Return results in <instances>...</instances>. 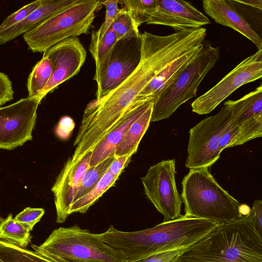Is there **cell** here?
<instances>
[{
	"instance_id": "6da1fadb",
	"label": "cell",
	"mask_w": 262,
	"mask_h": 262,
	"mask_svg": "<svg viewBox=\"0 0 262 262\" xmlns=\"http://www.w3.org/2000/svg\"><path fill=\"white\" fill-rule=\"evenodd\" d=\"M196 29H184L162 36L145 31L140 34L141 58L132 74L103 97L85 107L71 157L82 159L119 124L130 106L149 82L173 60L202 43Z\"/></svg>"
},
{
	"instance_id": "7a4b0ae2",
	"label": "cell",
	"mask_w": 262,
	"mask_h": 262,
	"mask_svg": "<svg viewBox=\"0 0 262 262\" xmlns=\"http://www.w3.org/2000/svg\"><path fill=\"white\" fill-rule=\"evenodd\" d=\"M221 224L185 214L140 231H122L111 225L106 231L98 234L105 244L122 254L124 262H138L159 252L188 248Z\"/></svg>"
},
{
	"instance_id": "3957f363",
	"label": "cell",
	"mask_w": 262,
	"mask_h": 262,
	"mask_svg": "<svg viewBox=\"0 0 262 262\" xmlns=\"http://www.w3.org/2000/svg\"><path fill=\"white\" fill-rule=\"evenodd\" d=\"M173 262H262V236L246 214L221 224Z\"/></svg>"
},
{
	"instance_id": "277c9868",
	"label": "cell",
	"mask_w": 262,
	"mask_h": 262,
	"mask_svg": "<svg viewBox=\"0 0 262 262\" xmlns=\"http://www.w3.org/2000/svg\"><path fill=\"white\" fill-rule=\"evenodd\" d=\"M185 215L228 223L245 215L242 206L217 182L208 168L190 169L182 182Z\"/></svg>"
},
{
	"instance_id": "5b68a950",
	"label": "cell",
	"mask_w": 262,
	"mask_h": 262,
	"mask_svg": "<svg viewBox=\"0 0 262 262\" xmlns=\"http://www.w3.org/2000/svg\"><path fill=\"white\" fill-rule=\"evenodd\" d=\"M32 248L46 254L77 262H124L122 254L105 244L98 233L77 225L54 229L39 246Z\"/></svg>"
},
{
	"instance_id": "8992f818",
	"label": "cell",
	"mask_w": 262,
	"mask_h": 262,
	"mask_svg": "<svg viewBox=\"0 0 262 262\" xmlns=\"http://www.w3.org/2000/svg\"><path fill=\"white\" fill-rule=\"evenodd\" d=\"M102 6L99 0H79L23 34L24 41L32 52L43 53L61 41L87 33Z\"/></svg>"
},
{
	"instance_id": "52a82bcc",
	"label": "cell",
	"mask_w": 262,
	"mask_h": 262,
	"mask_svg": "<svg viewBox=\"0 0 262 262\" xmlns=\"http://www.w3.org/2000/svg\"><path fill=\"white\" fill-rule=\"evenodd\" d=\"M218 48L204 40L203 48L161 93L154 103L151 122L168 118L183 103L196 96L198 88L220 57Z\"/></svg>"
},
{
	"instance_id": "ba28073f",
	"label": "cell",
	"mask_w": 262,
	"mask_h": 262,
	"mask_svg": "<svg viewBox=\"0 0 262 262\" xmlns=\"http://www.w3.org/2000/svg\"><path fill=\"white\" fill-rule=\"evenodd\" d=\"M231 117L224 105L215 115L207 117L189 130L185 166L189 169L208 168L218 160L222 136Z\"/></svg>"
},
{
	"instance_id": "9c48e42d",
	"label": "cell",
	"mask_w": 262,
	"mask_h": 262,
	"mask_svg": "<svg viewBox=\"0 0 262 262\" xmlns=\"http://www.w3.org/2000/svg\"><path fill=\"white\" fill-rule=\"evenodd\" d=\"M174 159L162 160L150 166L141 178L145 194L164 216L163 222L181 215L182 201L178 191Z\"/></svg>"
},
{
	"instance_id": "30bf717a",
	"label": "cell",
	"mask_w": 262,
	"mask_h": 262,
	"mask_svg": "<svg viewBox=\"0 0 262 262\" xmlns=\"http://www.w3.org/2000/svg\"><path fill=\"white\" fill-rule=\"evenodd\" d=\"M42 99L39 95L28 96L0 107V149L13 150L32 140Z\"/></svg>"
},
{
	"instance_id": "8fae6325",
	"label": "cell",
	"mask_w": 262,
	"mask_h": 262,
	"mask_svg": "<svg viewBox=\"0 0 262 262\" xmlns=\"http://www.w3.org/2000/svg\"><path fill=\"white\" fill-rule=\"evenodd\" d=\"M262 77V49L247 57L216 84L191 103L192 112L209 114L240 86Z\"/></svg>"
},
{
	"instance_id": "7c38bea8",
	"label": "cell",
	"mask_w": 262,
	"mask_h": 262,
	"mask_svg": "<svg viewBox=\"0 0 262 262\" xmlns=\"http://www.w3.org/2000/svg\"><path fill=\"white\" fill-rule=\"evenodd\" d=\"M53 64L50 78L39 96L43 99L60 84L77 75L83 64L86 52L78 37L61 41L43 53Z\"/></svg>"
},
{
	"instance_id": "4fadbf2b",
	"label": "cell",
	"mask_w": 262,
	"mask_h": 262,
	"mask_svg": "<svg viewBox=\"0 0 262 262\" xmlns=\"http://www.w3.org/2000/svg\"><path fill=\"white\" fill-rule=\"evenodd\" d=\"M140 58V36L119 40L113 49L107 67L97 84L95 99L103 97L120 85L135 70Z\"/></svg>"
},
{
	"instance_id": "5bb4252c",
	"label": "cell",
	"mask_w": 262,
	"mask_h": 262,
	"mask_svg": "<svg viewBox=\"0 0 262 262\" xmlns=\"http://www.w3.org/2000/svg\"><path fill=\"white\" fill-rule=\"evenodd\" d=\"M147 24L169 26L176 31L201 28L210 24L209 18L190 3L182 0H156Z\"/></svg>"
},
{
	"instance_id": "9a60e30c",
	"label": "cell",
	"mask_w": 262,
	"mask_h": 262,
	"mask_svg": "<svg viewBox=\"0 0 262 262\" xmlns=\"http://www.w3.org/2000/svg\"><path fill=\"white\" fill-rule=\"evenodd\" d=\"M91 152L81 160L65 163L51 188L56 212V222L64 223L69 216V209L86 169L90 167Z\"/></svg>"
},
{
	"instance_id": "2e32d148",
	"label": "cell",
	"mask_w": 262,
	"mask_h": 262,
	"mask_svg": "<svg viewBox=\"0 0 262 262\" xmlns=\"http://www.w3.org/2000/svg\"><path fill=\"white\" fill-rule=\"evenodd\" d=\"M203 8L216 23L236 31L262 49L260 35L229 0H204Z\"/></svg>"
},
{
	"instance_id": "e0dca14e",
	"label": "cell",
	"mask_w": 262,
	"mask_h": 262,
	"mask_svg": "<svg viewBox=\"0 0 262 262\" xmlns=\"http://www.w3.org/2000/svg\"><path fill=\"white\" fill-rule=\"evenodd\" d=\"M150 103L136 100L130 106L116 127L91 152L90 166L114 155L130 125L144 113Z\"/></svg>"
},
{
	"instance_id": "ac0fdd59",
	"label": "cell",
	"mask_w": 262,
	"mask_h": 262,
	"mask_svg": "<svg viewBox=\"0 0 262 262\" xmlns=\"http://www.w3.org/2000/svg\"><path fill=\"white\" fill-rule=\"evenodd\" d=\"M203 43L181 55L162 70L143 89L136 100L154 103L172 81L199 54Z\"/></svg>"
},
{
	"instance_id": "d6986e66",
	"label": "cell",
	"mask_w": 262,
	"mask_h": 262,
	"mask_svg": "<svg viewBox=\"0 0 262 262\" xmlns=\"http://www.w3.org/2000/svg\"><path fill=\"white\" fill-rule=\"evenodd\" d=\"M79 0H41V5L25 19L0 30V44L3 45L31 31L52 15L77 3Z\"/></svg>"
},
{
	"instance_id": "ffe728a7",
	"label": "cell",
	"mask_w": 262,
	"mask_h": 262,
	"mask_svg": "<svg viewBox=\"0 0 262 262\" xmlns=\"http://www.w3.org/2000/svg\"><path fill=\"white\" fill-rule=\"evenodd\" d=\"M231 111L230 125L239 126L255 116L262 113V85L237 100H229L224 103Z\"/></svg>"
},
{
	"instance_id": "44dd1931",
	"label": "cell",
	"mask_w": 262,
	"mask_h": 262,
	"mask_svg": "<svg viewBox=\"0 0 262 262\" xmlns=\"http://www.w3.org/2000/svg\"><path fill=\"white\" fill-rule=\"evenodd\" d=\"M118 41L116 34L111 29L101 38L97 30L91 33L89 51L95 61V72L93 79L97 84L107 67L113 49Z\"/></svg>"
},
{
	"instance_id": "7402d4cb",
	"label": "cell",
	"mask_w": 262,
	"mask_h": 262,
	"mask_svg": "<svg viewBox=\"0 0 262 262\" xmlns=\"http://www.w3.org/2000/svg\"><path fill=\"white\" fill-rule=\"evenodd\" d=\"M153 105L154 103H150L144 113L130 125L115 151L116 158L133 156L137 152L139 143L151 122Z\"/></svg>"
},
{
	"instance_id": "603a6c76",
	"label": "cell",
	"mask_w": 262,
	"mask_h": 262,
	"mask_svg": "<svg viewBox=\"0 0 262 262\" xmlns=\"http://www.w3.org/2000/svg\"><path fill=\"white\" fill-rule=\"evenodd\" d=\"M33 228L28 224L16 221L11 213L0 217V240L26 248L30 243Z\"/></svg>"
},
{
	"instance_id": "cb8c5ba5",
	"label": "cell",
	"mask_w": 262,
	"mask_h": 262,
	"mask_svg": "<svg viewBox=\"0 0 262 262\" xmlns=\"http://www.w3.org/2000/svg\"><path fill=\"white\" fill-rule=\"evenodd\" d=\"M119 177L112 174L107 170L92 190L71 203L69 209V215L76 212L85 213L108 189L115 185Z\"/></svg>"
},
{
	"instance_id": "d4e9b609",
	"label": "cell",
	"mask_w": 262,
	"mask_h": 262,
	"mask_svg": "<svg viewBox=\"0 0 262 262\" xmlns=\"http://www.w3.org/2000/svg\"><path fill=\"white\" fill-rule=\"evenodd\" d=\"M52 70L51 60L47 57L42 56L28 76L27 83L28 97L39 95L50 78Z\"/></svg>"
},
{
	"instance_id": "484cf974",
	"label": "cell",
	"mask_w": 262,
	"mask_h": 262,
	"mask_svg": "<svg viewBox=\"0 0 262 262\" xmlns=\"http://www.w3.org/2000/svg\"><path fill=\"white\" fill-rule=\"evenodd\" d=\"M115 158L114 155L96 165L90 166L86 169L72 202L86 194L96 186Z\"/></svg>"
},
{
	"instance_id": "4316f807",
	"label": "cell",
	"mask_w": 262,
	"mask_h": 262,
	"mask_svg": "<svg viewBox=\"0 0 262 262\" xmlns=\"http://www.w3.org/2000/svg\"><path fill=\"white\" fill-rule=\"evenodd\" d=\"M262 136V113L242 123L227 148L244 144Z\"/></svg>"
},
{
	"instance_id": "83f0119b",
	"label": "cell",
	"mask_w": 262,
	"mask_h": 262,
	"mask_svg": "<svg viewBox=\"0 0 262 262\" xmlns=\"http://www.w3.org/2000/svg\"><path fill=\"white\" fill-rule=\"evenodd\" d=\"M138 28L128 11L122 8L110 29L115 33L119 40L140 37L141 34Z\"/></svg>"
},
{
	"instance_id": "f1b7e54d",
	"label": "cell",
	"mask_w": 262,
	"mask_h": 262,
	"mask_svg": "<svg viewBox=\"0 0 262 262\" xmlns=\"http://www.w3.org/2000/svg\"><path fill=\"white\" fill-rule=\"evenodd\" d=\"M118 3L128 11L138 27L146 23L156 7V0H119Z\"/></svg>"
},
{
	"instance_id": "f546056e",
	"label": "cell",
	"mask_w": 262,
	"mask_h": 262,
	"mask_svg": "<svg viewBox=\"0 0 262 262\" xmlns=\"http://www.w3.org/2000/svg\"><path fill=\"white\" fill-rule=\"evenodd\" d=\"M41 0L28 4L7 16L0 25V30L10 28L25 19L29 15L37 9Z\"/></svg>"
},
{
	"instance_id": "4dcf8cb0",
	"label": "cell",
	"mask_w": 262,
	"mask_h": 262,
	"mask_svg": "<svg viewBox=\"0 0 262 262\" xmlns=\"http://www.w3.org/2000/svg\"><path fill=\"white\" fill-rule=\"evenodd\" d=\"M119 0L101 1L102 5L106 8L105 19L97 30L99 37H102L108 30L115 19L120 9L118 7Z\"/></svg>"
},
{
	"instance_id": "1f68e13d",
	"label": "cell",
	"mask_w": 262,
	"mask_h": 262,
	"mask_svg": "<svg viewBox=\"0 0 262 262\" xmlns=\"http://www.w3.org/2000/svg\"><path fill=\"white\" fill-rule=\"evenodd\" d=\"M45 212L41 208L28 207L17 214L14 219L19 222L27 224L33 228L34 225L40 221Z\"/></svg>"
},
{
	"instance_id": "d6a6232c",
	"label": "cell",
	"mask_w": 262,
	"mask_h": 262,
	"mask_svg": "<svg viewBox=\"0 0 262 262\" xmlns=\"http://www.w3.org/2000/svg\"><path fill=\"white\" fill-rule=\"evenodd\" d=\"M187 248H178L151 254L138 262H173L178 255Z\"/></svg>"
},
{
	"instance_id": "836d02e7",
	"label": "cell",
	"mask_w": 262,
	"mask_h": 262,
	"mask_svg": "<svg viewBox=\"0 0 262 262\" xmlns=\"http://www.w3.org/2000/svg\"><path fill=\"white\" fill-rule=\"evenodd\" d=\"M13 98L12 81L6 74L0 72V107L13 100Z\"/></svg>"
},
{
	"instance_id": "e575fe53",
	"label": "cell",
	"mask_w": 262,
	"mask_h": 262,
	"mask_svg": "<svg viewBox=\"0 0 262 262\" xmlns=\"http://www.w3.org/2000/svg\"><path fill=\"white\" fill-rule=\"evenodd\" d=\"M247 216L252 223L255 231L262 236V201L261 200H256L253 202V206Z\"/></svg>"
},
{
	"instance_id": "d590c367",
	"label": "cell",
	"mask_w": 262,
	"mask_h": 262,
	"mask_svg": "<svg viewBox=\"0 0 262 262\" xmlns=\"http://www.w3.org/2000/svg\"><path fill=\"white\" fill-rule=\"evenodd\" d=\"M75 126L73 119L68 116L60 118L55 128L56 135L61 140H67L70 136Z\"/></svg>"
},
{
	"instance_id": "8d00e7d4",
	"label": "cell",
	"mask_w": 262,
	"mask_h": 262,
	"mask_svg": "<svg viewBox=\"0 0 262 262\" xmlns=\"http://www.w3.org/2000/svg\"><path fill=\"white\" fill-rule=\"evenodd\" d=\"M132 156H122L115 158L108 169L112 174L120 176L129 162Z\"/></svg>"
},
{
	"instance_id": "74e56055",
	"label": "cell",
	"mask_w": 262,
	"mask_h": 262,
	"mask_svg": "<svg viewBox=\"0 0 262 262\" xmlns=\"http://www.w3.org/2000/svg\"><path fill=\"white\" fill-rule=\"evenodd\" d=\"M238 3L243 5L250 7L261 11L262 10V1L261 0H246L239 1L236 0Z\"/></svg>"
},
{
	"instance_id": "f35d334b",
	"label": "cell",
	"mask_w": 262,
	"mask_h": 262,
	"mask_svg": "<svg viewBox=\"0 0 262 262\" xmlns=\"http://www.w3.org/2000/svg\"><path fill=\"white\" fill-rule=\"evenodd\" d=\"M41 256L49 260L50 261L52 262H77V261H70L68 260H66L55 256H53L49 254H39Z\"/></svg>"
}]
</instances>
